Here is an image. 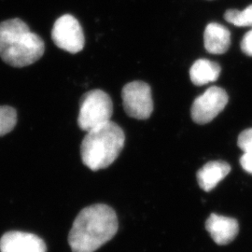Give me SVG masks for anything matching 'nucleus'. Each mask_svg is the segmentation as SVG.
Listing matches in <instances>:
<instances>
[{"label":"nucleus","mask_w":252,"mask_h":252,"mask_svg":"<svg viewBox=\"0 0 252 252\" xmlns=\"http://www.w3.org/2000/svg\"><path fill=\"white\" fill-rule=\"evenodd\" d=\"M118 218L107 205H93L78 214L68 234L73 252H94L117 234Z\"/></svg>","instance_id":"f257e3e1"},{"label":"nucleus","mask_w":252,"mask_h":252,"mask_svg":"<svg viewBox=\"0 0 252 252\" xmlns=\"http://www.w3.org/2000/svg\"><path fill=\"white\" fill-rule=\"evenodd\" d=\"M42 38L33 33L19 18L0 23V57L13 67H24L36 63L44 54Z\"/></svg>","instance_id":"f03ea898"},{"label":"nucleus","mask_w":252,"mask_h":252,"mask_svg":"<svg viewBox=\"0 0 252 252\" xmlns=\"http://www.w3.org/2000/svg\"><path fill=\"white\" fill-rule=\"evenodd\" d=\"M125 142L123 129L110 121L87 132L81 143V160L94 171L107 168L117 159Z\"/></svg>","instance_id":"7ed1b4c3"},{"label":"nucleus","mask_w":252,"mask_h":252,"mask_svg":"<svg viewBox=\"0 0 252 252\" xmlns=\"http://www.w3.org/2000/svg\"><path fill=\"white\" fill-rule=\"evenodd\" d=\"M113 105L110 96L104 91L96 89L84 94L80 103L78 124L81 130H91L110 122Z\"/></svg>","instance_id":"20e7f679"},{"label":"nucleus","mask_w":252,"mask_h":252,"mask_svg":"<svg viewBox=\"0 0 252 252\" xmlns=\"http://www.w3.org/2000/svg\"><path fill=\"white\" fill-rule=\"evenodd\" d=\"M123 106L126 114L137 120L151 117L153 111L152 90L148 83L135 81L127 83L122 91Z\"/></svg>","instance_id":"39448f33"},{"label":"nucleus","mask_w":252,"mask_h":252,"mask_svg":"<svg viewBox=\"0 0 252 252\" xmlns=\"http://www.w3.org/2000/svg\"><path fill=\"white\" fill-rule=\"evenodd\" d=\"M52 38L58 48L73 54L80 53L85 44L81 25L70 14H64L55 21L52 30Z\"/></svg>","instance_id":"423d86ee"},{"label":"nucleus","mask_w":252,"mask_h":252,"mask_svg":"<svg viewBox=\"0 0 252 252\" xmlns=\"http://www.w3.org/2000/svg\"><path fill=\"white\" fill-rule=\"evenodd\" d=\"M228 103V94L222 88L213 86L194 100L191 118L198 125H206L220 114Z\"/></svg>","instance_id":"0eeeda50"},{"label":"nucleus","mask_w":252,"mask_h":252,"mask_svg":"<svg viewBox=\"0 0 252 252\" xmlns=\"http://www.w3.org/2000/svg\"><path fill=\"white\" fill-rule=\"evenodd\" d=\"M1 252H46L43 239L36 234L20 231H10L0 239Z\"/></svg>","instance_id":"6e6552de"},{"label":"nucleus","mask_w":252,"mask_h":252,"mask_svg":"<svg viewBox=\"0 0 252 252\" xmlns=\"http://www.w3.org/2000/svg\"><path fill=\"white\" fill-rule=\"evenodd\" d=\"M206 229L215 243L224 246L234 241L238 234L239 225L235 219L213 213L206 221Z\"/></svg>","instance_id":"1a4fd4ad"},{"label":"nucleus","mask_w":252,"mask_h":252,"mask_svg":"<svg viewBox=\"0 0 252 252\" xmlns=\"http://www.w3.org/2000/svg\"><path fill=\"white\" fill-rule=\"evenodd\" d=\"M204 43L206 50L210 54H225L231 44V33L225 27L211 23L206 27Z\"/></svg>","instance_id":"9d476101"},{"label":"nucleus","mask_w":252,"mask_h":252,"mask_svg":"<svg viewBox=\"0 0 252 252\" xmlns=\"http://www.w3.org/2000/svg\"><path fill=\"white\" fill-rule=\"evenodd\" d=\"M230 171L231 166L228 162L223 161L207 162L197 172L199 186L206 191H210L225 178Z\"/></svg>","instance_id":"9b49d317"},{"label":"nucleus","mask_w":252,"mask_h":252,"mask_svg":"<svg viewBox=\"0 0 252 252\" xmlns=\"http://www.w3.org/2000/svg\"><path fill=\"white\" fill-rule=\"evenodd\" d=\"M220 66L219 63L207 59H199L193 63L189 70L190 81L197 86H202L219 79Z\"/></svg>","instance_id":"f8f14e48"},{"label":"nucleus","mask_w":252,"mask_h":252,"mask_svg":"<svg viewBox=\"0 0 252 252\" xmlns=\"http://www.w3.org/2000/svg\"><path fill=\"white\" fill-rule=\"evenodd\" d=\"M226 21L236 27H252V4L244 10L229 9L224 14Z\"/></svg>","instance_id":"ddd939ff"},{"label":"nucleus","mask_w":252,"mask_h":252,"mask_svg":"<svg viewBox=\"0 0 252 252\" xmlns=\"http://www.w3.org/2000/svg\"><path fill=\"white\" fill-rule=\"evenodd\" d=\"M17 124V112L9 106H0V136L11 132Z\"/></svg>","instance_id":"4468645a"},{"label":"nucleus","mask_w":252,"mask_h":252,"mask_svg":"<svg viewBox=\"0 0 252 252\" xmlns=\"http://www.w3.org/2000/svg\"><path fill=\"white\" fill-rule=\"evenodd\" d=\"M237 144L244 153H252V128L245 130L239 135Z\"/></svg>","instance_id":"2eb2a0df"},{"label":"nucleus","mask_w":252,"mask_h":252,"mask_svg":"<svg viewBox=\"0 0 252 252\" xmlns=\"http://www.w3.org/2000/svg\"><path fill=\"white\" fill-rule=\"evenodd\" d=\"M241 50L244 54L249 56H252V30L249 31L244 36L241 42Z\"/></svg>","instance_id":"dca6fc26"},{"label":"nucleus","mask_w":252,"mask_h":252,"mask_svg":"<svg viewBox=\"0 0 252 252\" xmlns=\"http://www.w3.org/2000/svg\"><path fill=\"white\" fill-rule=\"evenodd\" d=\"M240 163L246 171L252 174V153H244L240 159Z\"/></svg>","instance_id":"f3484780"}]
</instances>
